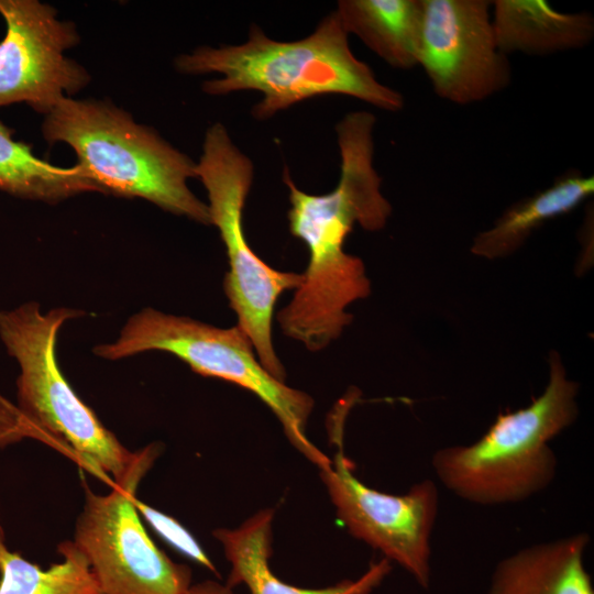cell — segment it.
Wrapping results in <instances>:
<instances>
[{
  "mask_svg": "<svg viewBox=\"0 0 594 594\" xmlns=\"http://www.w3.org/2000/svg\"><path fill=\"white\" fill-rule=\"evenodd\" d=\"M348 35L337 11L326 15L310 35L290 42L270 38L252 24L245 43L199 47L177 57L175 64L185 74H220L204 82L206 94H263L252 109L257 120L322 95H345L385 111L402 110V94L380 82L372 68L356 58Z\"/></svg>",
  "mask_w": 594,
  "mask_h": 594,
  "instance_id": "obj_1",
  "label": "cell"
},
{
  "mask_svg": "<svg viewBox=\"0 0 594 594\" xmlns=\"http://www.w3.org/2000/svg\"><path fill=\"white\" fill-rule=\"evenodd\" d=\"M82 315L65 307L43 312L34 301L0 311V339L20 367L18 408L80 464L111 476L112 486L139 485L160 448L153 444L131 452L123 447L73 391L57 364L61 327Z\"/></svg>",
  "mask_w": 594,
  "mask_h": 594,
  "instance_id": "obj_2",
  "label": "cell"
},
{
  "mask_svg": "<svg viewBox=\"0 0 594 594\" xmlns=\"http://www.w3.org/2000/svg\"><path fill=\"white\" fill-rule=\"evenodd\" d=\"M44 138L64 142L99 191L139 197L202 224L208 205L187 186L196 164L153 129L136 123L110 102L65 97L45 114Z\"/></svg>",
  "mask_w": 594,
  "mask_h": 594,
  "instance_id": "obj_3",
  "label": "cell"
},
{
  "mask_svg": "<svg viewBox=\"0 0 594 594\" xmlns=\"http://www.w3.org/2000/svg\"><path fill=\"white\" fill-rule=\"evenodd\" d=\"M549 382L525 408L499 413L474 443L437 450L431 465L441 483L479 505L521 502L554 479L557 457L549 441L579 414V384L566 377L558 352L550 351Z\"/></svg>",
  "mask_w": 594,
  "mask_h": 594,
  "instance_id": "obj_4",
  "label": "cell"
},
{
  "mask_svg": "<svg viewBox=\"0 0 594 594\" xmlns=\"http://www.w3.org/2000/svg\"><path fill=\"white\" fill-rule=\"evenodd\" d=\"M147 351L174 354L207 377L238 385L256 395L277 417L292 444L319 469L331 459L306 436L312 398L274 377L260 362L238 327L219 328L188 317L144 308L129 318L119 337L94 348L105 360H121Z\"/></svg>",
  "mask_w": 594,
  "mask_h": 594,
  "instance_id": "obj_5",
  "label": "cell"
},
{
  "mask_svg": "<svg viewBox=\"0 0 594 594\" xmlns=\"http://www.w3.org/2000/svg\"><path fill=\"white\" fill-rule=\"evenodd\" d=\"M195 174L207 190L211 223L218 228L226 246L229 271L223 289L237 315V326L250 339L261 364L284 382L285 369L273 345V315L278 297L288 289H296L301 274L271 267L249 245L243 210L253 183L254 165L221 123L207 130Z\"/></svg>",
  "mask_w": 594,
  "mask_h": 594,
  "instance_id": "obj_6",
  "label": "cell"
},
{
  "mask_svg": "<svg viewBox=\"0 0 594 594\" xmlns=\"http://www.w3.org/2000/svg\"><path fill=\"white\" fill-rule=\"evenodd\" d=\"M342 417L333 427L338 451L320 476L339 520L356 539L398 563L424 588L430 584L431 535L438 515L436 484L424 480L402 495L380 492L354 475L342 447Z\"/></svg>",
  "mask_w": 594,
  "mask_h": 594,
  "instance_id": "obj_7",
  "label": "cell"
},
{
  "mask_svg": "<svg viewBox=\"0 0 594 594\" xmlns=\"http://www.w3.org/2000/svg\"><path fill=\"white\" fill-rule=\"evenodd\" d=\"M138 485L98 495L86 486L74 543L87 558L102 594H185L191 572L147 535L134 506Z\"/></svg>",
  "mask_w": 594,
  "mask_h": 594,
  "instance_id": "obj_8",
  "label": "cell"
},
{
  "mask_svg": "<svg viewBox=\"0 0 594 594\" xmlns=\"http://www.w3.org/2000/svg\"><path fill=\"white\" fill-rule=\"evenodd\" d=\"M491 9L488 0H422L418 66L439 98L468 106L512 84V65L497 46Z\"/></svg>",
  "mask_w": 594,
  "mask_h": 594,
  "instance_id": "obj_9",
  "label": "cell"
},
{
  "mask_svg": "<svg viewBox=\"0 0 594 594\" xmlns=\"http://www.w3.org/2000/svg\"><path fill=\"white\" fill-rule=\"evenodd\" d=\"M375 122L373 113L353 111L337 124L341 164L340 178L332 191L310 195L300 190L285 167L289 231L307 249L344 248L356 223L369 231L386 226L392 206L381 191L382 179L373 165Z\"/></svg>",
  "mask_w": 594,
  "mask_h": 594,
  "instance_id": "obj_10",
  "label": "cell"
},
{
  "mask_svg": "<svg viewBox=\"0 0 594 594\" xmlns=\"http://www.w3.org/2000/svg\"><path fill=\"white\" fill-rule=\"evenodd\" d=\"M7 33L0 42V107L25 102L46 114L84 88L86 69L65 56L79 37L72 22L36 0H0Z\"/></svg>",
  "mask_w": 594,
  "mask_h": 594,
  "instance_id": "obj_11",
  "label": "cell"
},
{
  "mask_svg": "<svg viewBox=\"0 0 594 594\" xmlns=\"http://www.w3.org/2000/svg\"><path fill=\"white\" fill-rule=\"evenodd\" d=\"M273 509H264L237 529H217L231 572L227 585L245 584L251 594H370L388 574L387 559L372 563L358 580H343L323 588H304L277 578L270 568Z\"/></svg>",
  "mask_w": 594,
  "mask_h": 594,
  "instance_id": "obj_12",
  "label": "cell"
},
{
  "mask_svg": "<svg viewBox=\"0 0 594 594\" xmlns=\"http://www.w3.org/2000/svg\"><path fill=\"white\" fill-rule=\"evenodd\" d=\"M590 540L580 532L510 554L496 565L487 594H594L584 565Z\"/></svg>",
  "mask_w": 594,
  "mask_h": 594,
  "instance_id": "obj_13",
  "label": "cell"
},
{
  "mask_svg": "<svg viewBox=\"0 0 594 594\" xmlns=\"http://www.w3.org/2000/svg\"><path fill=\"white\" fill-rule=\"evenodd\" d=\"M492 24L499 51L551 55L582 50L594 38L588 12H560L546 0H494Z\"/></svg>",
  "mask_w": 594,
  "mask_h": 594,
  "instance_id": "obj_14",
  "label": "cell"
},
{
  "mask_svg": "<svg viewBox=\"0 0 594 594\" xmlns=\"http://www.w3.org/2000/svg\"><path fill=\"white\" fill-rule=\"evenodd\" d=\"M594 194V177L571 169L547 188L516 201L495 223L476 234L471 253L488 260L502 258L519 250L547 221L566 215Z\"/></svg>",
  "mask_w": 594,
  "mask_h": 594,
  "instance_id": "obj_15",
  "label": "cell"
},
{
  "mask_svg": "<svg viewBox=\"0 0 594 594\" xmlns=\"http://www.w3.org/2000/svg\"><path fill=\"white\" fill-rule=\"evenodd\" d=\"M336 11L348 34L391 67L418 66L422 0H341Z\"/></svg>",
  "mask_w": 594,
  "mask_h": 594,
  "instance_id": "obj_16",
  "label": "cell"
},
{
  "mask_svg": "<svg viewBox=\"0 0 594 594\" xmlns=\"http://www.w3.org/2000/svg\"><path fill=\"white\" fill-rule=\"evenodd\" d=\"M0 190L14 196L57 202L85 191H99L82 168L54 166L36 157L31 146L12 139L0 122Z\"/></svg>",
  "mask_w": 594,
  "mask_h": 594,
  "instance_id": "obj_17",
  "label": "cell"
},
{
  "mask_svg": "<svg viewBox=\"0 0 594 594\" xmlns=\"http://www.w3.org/2000/svg\"><path fill=\"white\" fill-rule=\"evenodd\" d=\"M57 549L63 561L43 570L8 549L0 526V594H102L74 541H64Z\"/></svg>",
  "mask_w": 594,
  "mask_h": 594,
  "instance_id": "obj_18",
  "label": "cell"
},
{
  "mask_svg": "<svg viewBox=\"0 0 594 594\" xmlns=\"http://www.w3.org/2000/svg\"><path fill=\"white\" fill-rule=\"evenodd\" d=\"M134 506L138 513L141 514L153 529L173 548L196 563L217 573L216 566L194 536L175 518L158 512L138 498H134Z\"/></svg>",
  "mask_w": 594,
  "mask_h": 594,
  "instance_id": "obj_19",
  "label": "cell"
},
{
  "mask_svg": "<svg viewBox=\"0 0 594 594\" xmlns=\"http://www.w3.org/2000/svg\"><path fill=\"white\" fill-rule=\"evenodd\" d=\"M185 594H233L232 588L217 581L207 580L190 585Z\"/></svg>",
  "mask_w": 594,
  "mask_h": 594,
  "instance_id": "obj_20",
  "label": "cell"
}]
</instances>
